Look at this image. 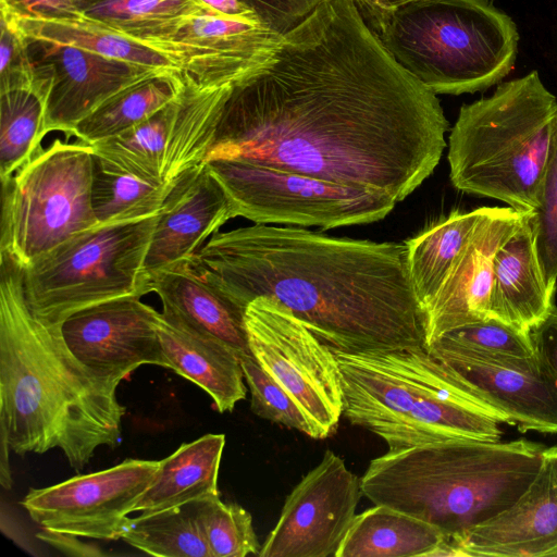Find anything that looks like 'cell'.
<instances>
[{
  "mask_svg": "<svg viewBox=\"0 0 557 557\" xmlns=\"http://www.w3.org/2000/svg\"><path fill=\"white\" fill-rule=\"evenodd\" d=\"M449 123L354 0H329L228 85L206 161L243 160L399 202L435 170Z\"/></svg>",
  "mask_w": 557,
  "mask_h": 557,
  "instance_id": "1",
  "label": "cell"
},
{
  "mask_svg": "<svg viewBox=\"0 0 557 557\" xmlns=\"http://www.w3.org/2000/svg\"><path fill=\"white\" fill-rule=\"evenodd\" d=\"M190 261L244 311L273 299L333 350L425 346L405 243L255 223L215 233Z\"/></svg>",
  "mask_w": 557,
  "mask_h": 557,
  "instance_id": "2",
  "label": "cell"
},
{
  "mask_svg": "<svg viewBox=\"0 0 557 557\" xmlns=\"http://www.w3.org/2000/svg\"><path fill=\"white\" fill-rule=\"evenodd\" d=\"M121 381L82 363L61 325L30 312L23 268L0 252V433L10 448L18 455L60 448L71 467L83 469L98 447L121 442Z\"/></svg>",
  "mask_w": 557,
  "mask_h": 557,
  "instance_id": "3",
  "label": "cell"
},
{
  "mask_svg": "<svg viewBox=\"0 0 557 557\" xmlns=\"http://www.w3.org/2000/svg\"><path fill=\"white\" fill-rule=\"evenodd\" d=\"M546 449L525 438H450L372 459L362 495L451 536L510 506L535 478Z\"/></svg>",
  "mask_w": 557,
  "mask_h": 557,
  "instance_id": "4",
  "label": "cell"
},
{
  "mask_svg": "<svg viewBox=\"0 0 557 557\" xmlns=\"http://www.w3.org/2000/svg\"><path fill=\"white\" fill-rule=\"evenodd\" d=\"M334 352L343 414L388 449L450 438L500 440L499 416L425 346Z\"/></svg>",
  "mask_w": 557,
  "mask_h": 557,
  "instance_id": "5",
  "label": "cell"
},
{
  "mask_svg": "<svg viewBox=\"0 0 557 557\" xmlns=\"http://www.w3.org/2000/svg\"><path fill=\"white\" fill-rule=\"evenodd\" d=\"M556 110V97L536 71L462 106L448 138L454 187L519 212L534 211Z\"/></svg>",
  "mask_w": 557,
  "mask_h": 557,
  "instance_id": "6",
  "label": "cell"
},
{
  "mask_svg": "<svg viewBox=\"0 0 557 557\" xmlns=\"http://www.w3.org/2000/svg\"><path fill=\"white\" fill-rule=\"evenodd\" d=\"M371 24L394 61L435 95L485 90L517 58L515 22L486 0H411Z\"/></svg>",
  "mask_w": 557,
  "mask_h": 557,
  "instance_id": "7",
  "label": "cell"
},
{
  "mask_svg": "<svg viewBox=\"0 0 557 557\" xmlns=\"http://www.w3.org/2000/svg\"><path fill=\"white\" fill-rule=\"evenodd\" d=\"M158 215L85 230L23 268L30 312L61 325L85 308L151 293L145 259Z\"/></svg>",
  "mask_w": 557,
  "mask_h": 557,
  "instance_id": "8",
  "label": "cell"
},
{
  "mask_svg": "<svg viewBox=\"0 0 557 557\" xmlns=\"http://www.w3.org/2000/svg\"><path fill=\"white\" fill-rule=\"evenodd\" d=\"M94 148L54 139L1 181L0 252L27 267L98 225L91 205Z\"/></svg>",
  "mask_w": 557,
  "mask_h": 557,
  "instance_id": "9",
  "label": "cell"
},
{
  "mask_svg": "<svg viewBox=\"0 0 557 557\" xmlns=\"http://www.w3.org/2000/svg\"><path fill=\"white\" fill-rule=\"evenodd\" d=\"M225 190L233 218L256 224L330 230L369 224L395 208L388 195L243 160L205 162Z\"/></svg>",
  "mask_w": 557,
  "mask_h": 557,
  "instance_id": "10",
  "label": "cell"
},
{
  "mask_svg": "<svg viewBox=\"0 0 557 557\" xmlns=\"http://www.w3.org/2000/svg\"><path fill=\"white\" fill-rule=\"evenodd\" d=\"M250 354L298 405L313 432L329 437L343 414L341 372L334 350L280 302L258 297L244 311Z\"/></svg>",
  "mask_w": 557,
  "mask_h": 557,
  "instance_id": "11",
  "label": "cell"
},
{
  "mask_svg": "<svg viewBox=\"0 0 557 557\" xmlns=\"http://www.w3.org/2000/svg\"><path fill=\"white\" fill-rule=\"evenodd\" d=\"M230 84L199 87L186 82L182 95L152 116L91 145L94 154L153 184L174 183L205 163Z\"/></svg>",
  "mask_w": 557,
  "mask_h": 557,
  "instance_id": "12",
  "label": "cell"
},
{
  "mask_svg": "<svg viewBox=\"0 0 557 557\" xmlns=\"http://www.w3.org/2000/svg\"><path fill=\"white\" fill-rule=\"evenodd\" d=\"M159 467L160 460L126 459L106 470L30 488L22 505L44 530L119 540L127 515L134 511Z\"/></svg>",
  "mask_w": 557,
  "mask_h": 557,
  "instance_id": "13",
  "label": "cell"
},
{
  "mask_svg": "<svg viewBox=\"0 0 557 557\" xmlns=\"http://www.w3.org/2000/svg\"><path fill=\"white\" fill-rule=\"evenodd\" d=\"M362 495L360 479L332 450L286 497L260 557L334 556Z\"/></svg>",
  "mask_w": 557,
  "mask_h": 557,
  "instance_id": "14",
  "label": "cell"
},
{
  "mask_svg": "<svg viewBox=\"0 0 557 557\" xmlns=\"http://www.w3.org/2000/svg\"><path fill=\"white\" fill-rule=\"evenodd\" d=\"M32 61L50 78L45 106V134L72 136L94 111L166 72L57 44L29 42Z\"/></svg>",
  "mask_w": 557,
  "mask_h": 557,
  "instance_id": "15",
  "label": "cell"
},
{
  "mask_svg": "<svg viewBox=\"0 0 557 557\" xmlns=\"http://www.w3.org/2000/svg\"><path fill=\"white\" fill-rule=\"evenodd\" d=\"M140 298L111 299L67 317L61 332L72 354L86 367L122 380L143 364L169 368L157 331L159 312Z\"/></svg>",
  "mask_w": 557,
  "mask_h": 557,
  "instance_id": "16",
  "label": "cell"
},
{
  "mask_svg": "<svg viewBox=\"0 0 557 557\" xmlns=\"http://www.w3.org/2000/svg\"><path fill=\"white\" fill-rule=\"evenodd\" d=\"M530 212L486 207L433 299L422 310L425 347L488 318L494 257Z\"/></svg>",
  "mask_w": 557,
  "mask_h": 557,
  "instance_id": "17",
  "label": "cell"
},
{
  "mask_svg": "<svg viewBox=\"0 0 557 557\" xmlns=\"http://www.w3.org/2000/svg\"><path fill=\"white\" fill-rule=\"evenodd\" d=\"M445 539L465 557H557V446L546 447L535 478L510 506Z\"/></svg>",
  "mask_w": 557,
  "mask_h": 557,
  "instance_id": "18",
  "label": "cell"
},
{
  "mask_svg": "<svg viewBox=\"0 0 557 557\" xmlns=\"http://www.w3.org/2000/svg\"><path fill=\"white\" fill-rule=\"evenodd\" d=\"M231 219L228 197L206 163L190 169L176 181L158 215L145 259L147 274L190 261Z\"/></svg>",
  "mask_w": 557,
  "mask_h": 557,
  "instance_id": "19",
  "label": "cell"
},
{
  "mask_svg": "<svg viewBox=\"0 0 557 557\" xmlns=\"http://www.w3.org/2000/svg\"><path fill=\"white\" fill-rule=\"evenodd\" d=\"M151 292L162 313L189 330L250 354L244 310L209 282L190 262H181L149 274Z\"/></svg>",
  "mask_w": 557,
  "mask_h": 557,
  "instance_id": "20",
  "label": "cell"
},
{
  "mask_svg": "<svg viewBox=\"0 0 557 557\" xmlns=\"http://www.w3.org/2000/svg\"><path fill=\"white\" fill-rule=\"evenodd\" d=\"M530 214L495 253L488 305V318L525 333L546 317L555 295L541 268Z\"/></svg>",
  "mask_w": 557,
  "mask_h": 557,
  "instance_id": "21",
  "label": "cell"
},
{
  "mask_svg": "<svg viewBox=\"0 0 557 557\" xmlns=\"http://www.w3.org/2000/svg\"><path fill=\"white\" fill-rule=\"evenodd\" d=\"M157 331L169 369L201 387L220 412L232 411L245 399L247 388L238 351L162 312L158 314Z\"/></svg>",
  "mask_w": 557,
  "mask_h": 557,
  "instance_id": "22",
  "label": "cell"
},
{
  "mask_svg": "<svg viewBox=\"0 0 557 557\" xmlns=\"http://www.w3.org/2000/svg\"><path fill=\"white\" fill-rule=\"evenodd\" d=\"M1 17L12 22L29 42L71 46L183 76L182 70L162 52L86 13L64 17Z\"/></svg>",
  "mask_w": 557,
  "mask_h": 557,
  "instance_id": "23",
  "label": "cell"
},
{
  "mask_svg": "<svg viewBox=\"0 0 557 557\" xmlns=\"http://www.w3.org/2000/svg\"><path fill=\"white\" fill-rule=\"evenodd\" d=\"M224 446V434H206L182 444L160 460L151 484L134 511L152 512L220 495L218 478Z\"/></svg>",
  "mask_w": 557,
  "mask_h": 557,
  "instance_id": "24",
  "label": "cell"
},
{
  "mask_svg": "<svg viewBox=\"0 0 557 557\" xmlns=\"http://www.w3.org/2000/svg\"><path fill=\"white\" fill-rule=\"evenodd\" d=\"M444 537L423 520L375 505L356 515L334 557H428Z\"/></svg>",
  "mask_w": 557,
  "mask_h": 557,
  "instance_id": "25",
  "label": "cell"
},
{
  "mask_svg": "<svg viewBox=\"0 0 557 557\" xmlns=\"http://www.w3.org/2000/svg\"><path fill=\"white\" fill-rule=\"evenodd\" d=\"M485 208L454 211L405 243L407 268L421 311L436 295Z\"/></svg>",
  "mask_w": 557,
  "mask_h": 557,
  "instance_id": "26",
  "label": "cell"
},
{
  "mask_svg": "<svg viewBox=\"0 0 557 557\" xmlns=\"http://www.w3.org/2000/svg\"><path fill=\"white\" fill-rule=\"evenodd\" d=\"M425 348L521 372L541 371L530 334L495 318L451 330Z\"/></svg>",
  "mask_w": 557,
  "mask_h": 557,
  "instance_id": "27",
  "label": "cell"
},
{
  "mask_svg": "<svg viewBox=\"0 0 557 557\" xmlns=\"http://www.w3.org/2000/svg\"><path fill=\"white\" fill-rule=\"evenodd\" d=\"M186 87L181 74H166L113 98L81 121L72 136L88 145L114 137L144 122L178 98Z\"/></svg>",
  "mask_w": 557,
  "mask_h": 557,
  "instance_id": "28",
  "label": "cell"
},
{
  "mask_svg": "<svg viewBox=\"0 0 557 557\" xmlns=\"http://www.w3.org/2000/svg\"><path fill=\"white\" fill-rule=\"evenodd\" d=\"M176 181L153 184L94 154L91 205L98 225L138 222L159 214Z\"/></svg>",
  "mask_w": 557,
  "mask_h": 557,
  "instance_id": "29",
  "label": "cell"
},
{
  "mask_svg": "<svg viewBox=\"0 0 557 557\" xmlns=\"http://www.w3.org/2000/svg\"><path fill=\"white\" fill-rule=\"evenodd\" d=\"M121 539L158 557H212L193 503L128 518Z\"/></svg>",
  "mask_w": 557,
  "mask_h": 557,
  "instance_id": "30",
  "label": "cell"
},
{
  "mask_svg": "<svg viewBox=\"0 0 557 557\" xmlns=\"http://www.w3.org/2000/svg\"><path fill=\"white\" fill-rule=\"evenodd\" d=\"M210 8L201 0H108L86 14L136 38L168 39Z\"/></svg>",
  "mask_w": 557,
  "mask_h": 557,
  "instance_id": "31",
  "label": "cell"
},
{
  "mask_svg": "<svg viewBox=\"0 0 557 557\" xmlns=\"http://www.w3.org/2000/svg\"><path fill=\"white\" fill-rule=\"evenodd\" d=\"M45 136V102L33 88L0 92L1 181L41 149Z\"/></svg>",
  "mask_w": 557,
  "mask_h": 557,
  "instance_id": "32",
  "label": "cell"
},
{
  "mask_svg": "<svg viewBox=\"0 0 557 557\" xmlns=\"http://www.w3.org/2000/svg\"><path fill=\"white\" fill-rule=\"evenodd\" d=\"M191 503L212 557L259 556L261 546L246 509L223 503L220 495Z\"/></svg>",
  "mask_w": 557,
  "mask_h": 557,
  "instance_id": "33",
  "label": "cell"
},
{
  "mask_svg": "<svg viewBox=\"0 0 557 557\" xmlns=\"http://www.w3.org/2000/svg\"><path fill=\"white\" fill-rule=\"evenodd\" d=\"M536 251L546 284L555 294L557 287V110L553 120L550 145L537 207L531 212Z\"/></svg>",
  "mask_w": 557,
  "mask_h": 557,
  "instance_id": "34",
  "label": "cell"
},
{
  "mask_svg": "<svg viewBox=\"0 0 557 557\" xmlns=\"http://www.w3.org/2000/svg\"><path fill=\"white\" fill-rule=\"evenodd\" d=\"M239 357L251 396L252 412L262 419L312 437L310 423L288 393L261 368L251 354H242Z\"/></svg>",
  "mask_w": 557,
  "mask_h": 557,
  "instance_id": "35",
  "label": "cell"
},
{
  "mask_svg": "<svg viewBox=\"0 0 557 557\" xmlns=\"http://www.w3.org/2000/svg\"><path fill=\"white\" fill-rule=\"evenodd\" d=\"M0 27V92L33 88L34 64L28 41L12 22L1 17Z\"/></svg>",
  "mask_w": 557,
  "mask_h": 557,
  "instance_id": "36",
  "label": "cell"
},
{
  "mask_svg": "<svg viewBox=\"0 0 557 557\" xmlns=\"http://www.w3.org/2000/svg\"><path fill=\"white\" fill-rule=\"evenodd\" d=\"M270 32L284 35L329 0H240Z\"/></svg>",
  "mask_w": 557,
  "mask_h": 557,
  "instance_id": "37",
  "label": "cell"
},
{
  "mask_svg": "<svg viewBox=\"0 0 557 557\" xmlns=\"http://www.w3.org/2000/svg\"><path fill=\"white\" fill-rule=\"evenodd\" d=\"M529 334L540 370L557 387V306Z\"/></svg>",
  "mask_w": 557,
  "mask_h": 557,
  "instance_id": "38",
  "label": "cell"
},
{
  "mask_svg": "<svg viewBox=\"0 0 557 557\" xmlns=\"http://www.w3.org/2000/svg\"><path fill=\"white\" fill-rule=\"evenodd\" d=\"M1 15L64 17L82 14L69 0H0Z\"/></svg>",
  "mask_w": 557,
  "mask_h": 557,
  "instance_id": "39",
  "label": "cell"
},
{
  "mask_svg": "<svg viewBox=\"0 0 557 557\" xmlns=\"http://www.w3.org/2000/svg\"><path fill=\"white\" fill-rule=\"evenodd\" d=\"M47 544L70 556H102L97 546L79 541L76 535L44 530L37 534Z\"/></svg>",
  "mask_w": 557,
  "mask_h": 557,
  "instance_id": "40",
  "label": "cell"
},
{
  "mask_svg": "<svg viewBox=\"0 0 557 557\" xmlns=\"http://www.w3.org/2000/svg\"><path fill=\"white\" fill-rule=\"evenodd\" d=\"M210 9L227 16L257 17L240 0H201Z\"/></svg>",
  "mask_w": 557,
  "mask_h": 557,
  "instance_id": "41",
  "label": "cell"
},
{
  "mask_svg": "<svg viewBox=\"0 0 557 557\" xmlns=\"http://www.w3.org/2000/svg\"><path fill=\"white\" fill-rule=\"evenodd\" d=\"M360 10L361 14L363 13L369 17L371 23L376 21L386 10H388L384 0H354Z\"/></svg>",
  "mask_w": 557,
  "mask_h": 557,
  "instance_id": "42",
  "label": "cell"
},
{
  "mask_svg": "<svg viewBox=\"0 0 557 557\" xmlns=\"http://www.w3.org/2000/svg\"><path fill=\"white\" fill-rule=\"evenodd\" d=\"M0 438H1V465H0V470H1V485L4 487V488H10L11 485H12V479H11V472H10V466H9V443H8V440L7 437L0 433Z\"/></svg>",
  "mask_w": 557,
  "mask_h": 557,
  "instance_id": "43",
  "label": "cell"
},
{
  "mask_svg": "<svg viewBox=\"0 0 557 557\" xmlns=\"http://www.w3.org/2000/svg\"><path fill=\"white\" fill-rule=\"evenodd\" d=\"M78 11L86 13L89 9L108 0H69Z\"/></svg>",
  "mask_w": 557,
  "mask_h": 557,
  "instance_id": "44",
  "label": "cell"
},
{
  "mask_svg": "<svg viewBox=\"0 0 557 557\" xmlns=\"http://www.w3.org/2000/svg\"><path fill=\"white\" fill-rule=\"evenodd\" d=\"M408 1H411V0H384L385 4L387 5V8H394V7H397L399 4H403V3H406Z\"/></svg>",
  "mask_w": 557,
  "mask_h": 557,
  "instance_id": "45",
  "label": "cell"
}]
</instances>
